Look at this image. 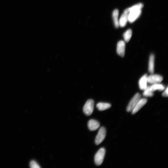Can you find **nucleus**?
Masks as SVG:
<instances>
[{"mask_svg": "<svg viewBox=\"0 0 168 168\" xmlns=\"http://www.w3.org/2000/svg\"><path fill=\"white\" fill-rule=\"evenodd\" d=\"M129 13L126 9L121 16L119 21V25L121 27H124L126 25L128 21Z\"/></svg>", "mask_w": 168, "mask_h": 168, "instance_id": "obj_9", "label": "nucleus"}, {"mask_svg": "<svg viewBox=\"0 0 168 168\" xmlns=\"http://www.w3.org/2000/svg\"><path fill=\"white\" fill-rule=\"evenodd\" d=\"M30 166L32 168H40L41 167L35 161H32L30 163Z\"/></svg>", "mask_w": 168, "mask_h": 168, "instance_id": "obj_18", "label": "nucleus"}, {"mask_svg": "<svg viewBox=\"0 0 168 168\" xmlns=\"http://www.w3.org/2000/svg\"><path fill=\"white\" fill-rule=\"evenodd\" d=\"M111 105L107 103L99 102L97 105L98 109L100 111H103L110 108Z\"/></svg>", "mask_w": 168, "mask_h": 168, "instance_id": "obj_14", "label": "nucleus"}, {"mask_svg": "<svg viewBox=\"0 0 168 168\" xmlns=\"http://www.w3.org/2000/svg\"><path fill=\"white\" fill-rule=\"evenodd\" d=\"M165 89V87L162 84L159 83L153 84L150 86V89L153 92L157 90L162 91Z\"/></svg>", "mask_w": 168, "mask_h": 168, "instance_id": "obj_13", "label": "nucleus"}, {"mask_svg": "<svg viewBox=\"0 0 168 168\" xmlns=\"http://www.w3.org/2000/svg\"><path fill=\"white\" fill-rule=\"evenodd\" d=\"M148 77L147 75L146 74L140 78L139 81V88L142 90H144L147 86Z\"/></svg>", "mask_w": 168, "mask_h": 168, "instance_id": "obj_10", "label": "nucleus"}, {"mask_svg": "<svg viewBox=\"0 0 168 168\" xmlns=\"http://www.w3.org/2000/svg\"><path fill=\"white\" fill-rule=\"evenodd\" d=\"M126 45L123 41L119 42L117 46V52L121 57H124L125 55Z\"/></svg>", "mask_w": 168, "mask_h": 168, "instance_id": "obj_7", "label": "nucleus"}, {"mask_svg": "<svg viewBox=\"0 0 168 168\" xmlns=\"http://www.w3.org/2000/svg\"><path fill=\"white\" fill-rule=\"evenodd\" d=\"M100 126L99 123L94 119L90 120L88 123L89 129L91 131H95Z\"/></svg>", "mask_w": 168, "mask_h": 168, "instance_id": "obj_11", "label": "nucleus"}, {"mask_svg": "<svg viewBox=\"0 0 168 168\" xmlns=\"http://www.w3.org/2000/svg\"><path fill=\"white\" fill-rule=\"evenodd\" d=\"M147 100L146 98H143L140 99L132 111V114H136L147 103Z\"/></svg>", "mask_w": 168, "mask_h": 168, "instance_id": "obj_8", "label": "nucleus"}, {"mask_svg": "<svg viewBox=\"0 0 168 168\" xmlns=\"http://www.w3.org/2000/svg\"><path fill=\"white\" fill-rule=\"evenodd\" d=\"M119 12L118 10H115L113 13V16L115 26L116 28H118L119 26L118 17Z\"/></svg>", "mask_w": 168, "mask_h": 168, "instance_id": "obj_15", "label": "nucleus"}, {"mask_svg": "<svg viewBox=\"0 0 168 168\" xmlns=\"http://www.w3.org/2000/svg\"><path fill=\"white\" fill-rule=\"evenodd\" d=\"M154 55L151 54L149 58V71L150 73L153 74L154 71Z\"/></svg>", "mask_w": 168, "mask_h": 168, "instance_id": "obj_12", "label": "nucleus"}, {"mask_svg": "<svg viewBox=\"0 0 168 168\" xmlns=\"http://www.w3.org/2000/svg\"><path fill=\"white\" fill-rule=\"evenodd\" d=\"M106 132L105 128L103 127L100 128L95 139V143L97 145H99L104 141L106 136Z\"/></svg>", "mask_w": 168, "mask_h": 168, "instance_id": "obj_5", "label": "nucleus"}, {"mask_svg": "<svg viewBox=\"0 0 168 168\" xmlns=\"http://www.w3.org/2000/svg\"><path fill=\"white\" fill-rule=\"evenodd\" d=\"M143 6L142 4L139 3L126 9L129 13L128 21L129 22H134L141 16Z\"/></svg>", "mask_w": 168, "mask_h": 168, "instance_id": "obj_1", "label": "nucleus"}, {"mask_svg": "<svg viewBox=\"0 0 168 168\" xmlns=\"http://www.w3.org/2000/svg\"><path fill=\"white\" fill-rule=\"evenodd\" d=\"M168 88L167 87L165 90L162 94V96L164 97H167L168 96Z\"/></svg>", "mask_w": 168, "mask_h": 168, "instance_id": "obj_19", "label": "nucleus"}, {"mask_svg": "<svg viewBox=\"0 0 168 168\" xmlns=\"http://www.w3.org/2000/svg\"><path fill=\"white\" fill-rule=\"evenodd\" d=\"M94 101L92 99L88 100L83 107L84 114L87 116L91 115L94 110Z\"/></svg>", "mask_w": 168, "mask_h": 168, "instance_id": "obj_2", "label": "nucleus"}, {"mask_svg": "<svg viewBox=\"0 0 168 168\" xmlns=\"http://www.w3.org/2000/svg\"><path fill=\"white\" fill-rule=\"evenodd\" d=\"M132 31L131 29L127 30L124 34L123 37L125 41L128 42L130 40L132 36Z\"/></svg>", "mask_w": 168, "mask_h": 168, "instance_id": "obj_16", "label": "nucleus"}, {"mask_svg": "<svg viewBox=\"0 0 168 168\" xmlns=\"http://www.w3.org/2000/svg\"><path fill=\"white\" fill-rule=\"evenodd\" d=\"M162 77L158 74H152L148 77V82L150 84L159 83L163 80Z\"/></svg>", "mask_w": 168, "mask_h": 168, "instance_id": "obj_6", "label": "nucleus"}, {"mask_svg": "<svg viewBox=\"0 0 168 168\" xmlns=\"http://www.w3.org/2000/svg\"><path fill=\"white\" fill-rule=\"evenodd\" d=\"M143 95L147 97H152L154 95L153 92L150 89V86H147L144 90Z\"/></svg>", "mask_w": 168, "mask_h": 168, "instance_id": "obj_17", "label": "nucleus"}, {"mask_svg": "<svg viewBox=\"0 0 168 168\" xmlns=\"http://www.w3.org/2000/svg\"><path fill=\"white\" fill-rule=\"evenodd\" d=\"M141 99V95L139 93L136 94L129 103L127 107V111L128 112H132L137 104Z\"/></svg>", "mask_w": 168, "mask_h": 168, "instance_id": "obj_3", "label": "nucleus"}, {"mask_svg": "<svg viewBox=\"0 0 168 168\" xmlns=\"http://www.w3.org/2000/svg\"><path fill=\"white\" fill-rule=\"evenodd\" d=\"M104 148L100 149L94 157V162L97 166H100L102 163L105 154Z\"/></svg>", "mask_w": 168, "mask_h": 168, "instance_id": "obj_4", "label": "nucleus"}]
</instances>
